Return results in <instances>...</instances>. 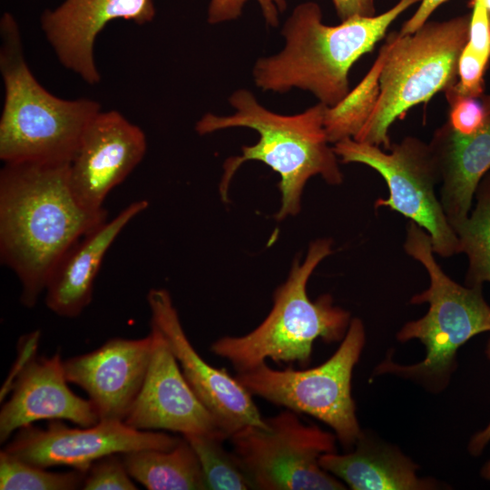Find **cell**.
Here are the masks:
<instances>
[{"mask_svg":"<svg viewBox=\"0 0 490 490\" xmlns=\"http://www.w3.org/2000/svg\"><path fill=\"white\" fill-rule=\"evenodd\" d=\"M106 220L105 209L87 210L74 197L69 163H4L0 259L18 278L24 306H35L67 250Z\"/></svg>","mask_w":490,"mask_h":490,"instance_id":"1","label":"cell"},{"mask_svg":"<svg viewBox=\"0 0 490 490\" xmlns=\"http://www.w3.org/2000/svg\"><path fill=\"white\" fill-rule=\"evenodd\" d=\"M229 103L234 109L232 114L207 113L195 124L200 135L235 127L250 128L259 134L256 143L242 146L240 155L224 162L219 185L224 202L229 201L233 176L249 161L263 162L279 175L280 207L275 215L279 220L299 213L305 185L311 177L319 175L330 185L342 183L338 158L324 128L327 105L318 102L297 114H279L260 104L247 89L234 91Z\"/></svg>","mask_w":490,"mask_h":490,"instance_id":"2","label":"cell"},{"mask_svg":"<svg viewBox=\"0 0 490 490\" xmlns=\"http://www.w3.org/2000/svg\"><path fill=\"white\" fill-rule=\"evenodd\" d=\"M420 1L399 0L378 15L354 16L337 25L322 22L318 3L299 4L283 24L282 50L255 63L256 86L280 93L298 88L328 107L337 105L350 91L352 65L373 50L402 13Z\"/></svg>","mask_w":490,"mask_h":490,"instance_id":"3","label":"cell"},{"mask_svg":"<svg viewBox=\"0 0 490 490\" xmlns=\"http://www.w3.org/2000/svg\"><path fill=\"white\" fill-rule=\"evenodd\" d=\"M0 73L1 161L70 163L102 106L91 98L57 97L37 81L25 60L19 24L9 12L0 19Z\"/></svg>","mask_w":490,"mask_h":490,"instance_id":"4","label":"cell"},{"mask_svg":"<svg viewBox=\"0 0 490 490\" xmlns=\"http://www.w3.org/2000/svg\"><path fill=\"white\" fill-rule=\"evenodd\" d=\"M331 253L330 239L313 240L303 261H293L287 279L274 291L272 308L264 320L242 336L218 338L211 351L242 373L267 359L307 367L317 339L341 341L352 319L350 313L336 306L328 294L311 300L307 293L313 271Z\"/></svg>","mask_w":490,"mask_h":490,"instance_id":"5","label":"cell"},{"mask_svg":"<svg viewBox=\"0 0 490 490\" xmlns=\"http://www.w3.org/2000/svg\"><path fill=\"white\" fill-rule=\"evenodd\" d=\"M404 250L423 265L430 280L429 287L413 296L410 303H428L429 308L422 318L407 322L397 338L400 342L418 339L426 353L413 365H398L388 358L375 373H391L442 389L456 368L458 348L475 335L490 331V306L483 287L460 285L446 274L435 259L429 234L413 221L407 227Z\"/></svg>","mask_w":490,"mask_h":490,"instance_id":"6","label":"cell"},{"mask_svg":"<svg viewBox=\"0 0 490 490\" xmlns=\"http://www.w3.org/2000/svg\"><path fill=\"white\" fill-rule=\"evenodd\" d=\"M469 24L470 14H466L427 21L410 34H390L377 104L354 140L388 151L393 122L457 82L458 60L468 41Z\"/></svg>","mask_w":490,"mask_h":490,"instance_id":"7","label":"cell"},{"mask_svg":"<svg viewBox=\"0 0 490 490\" xmlns=\"http://www.w3.org/2000/svg\"><path fill=\"white\" fill-rule=\"evenodd\" d=\"M361 319H351L338 348L325 362L308 369H274L263 363L237 373L236 378L254 397L327 424L345 448L360 436L351 378L365 345Z\"/></svg>","mask_w":490,"mask_h":490,"instance_id":"8","label":"cell"},{"mask_svg":"<svg viewBox=\"0 0 490 490\" xmlns=\"http://www.w3.org/2000/svg\"><path fill=\"white\" fill-rule=\"evenodd\" d=\"M336 438L285 409L265 418L264 426H245L229 440L255 489L343 490L346 485L319 464L322 455L336 452Z\"/></svg>","mask_w":490,"mask_h":490,"instance_id":"9","label":"cell"},{"mask_svg":"<svg viewBox=\"0 0 490 490\" xmlns=\"http://www.w3.org/2000/svg\"><path fill=\"white\" fill-rule=\"evenodd\" d=\"M333 150L341 163H361L383 177L388 198L377 199L376 209L388 208L425 230L435 254L448 258L461 253L457 236L436 193L440 177L428 143L407 136L391 144L388 152L347 138L334 143Z\"/></svg>","mask_w":490,"mask_h":490,"instance_id":"10","label":"cell"},{"mask_svg":"<svg viewBox=\"0 0 490 490\" xmlns=\"http://www.w3.org/2000/svg\"><path fill=\"white\" fill-rule=\"evenodd\" d=\"M46 428H20L3 449L27 463L50 467L65 466L86 472L98 459L141 449L174 447L181 436L138 430L120 420H100L90 426L70 427L63 420H49Z\"/></svg>","mask_w":490,"mask_h":490,"instance_id":"11","label":"cell"},{"mask_svg":"<svg viewBox=\"0 0 490 490\" xmlns=\"http://www.w3.org/2000/svg\"><path fill=\"white\" fill-rule=\"evenodd\" d=\"M151 328L158 331L173 353L191 387L217 420L228 439L248 426H265L252 395L224 368L205 361L189 340L165 289H152L147 295Z\"/></svg>","mask_w":490,"mask_h":490,"instance_id":"12","label":"cell"},{"mask_svg":"<svg viewBox=\"0 0 490 490\" xmlns=\"http://www.w3.org/2000/svg\"><path fill=\"white\" fill-rule=\"evenodd\" d=\"M145 133L115 110L101 111L86 128L69 163V183L78 202L90 211L103 202L142 161Z\"/></svg>","mask_w":490,"mask_h":490,"instance_id":"13","label":"cell"},{"mask_svg":"<svg viewBox=\"0 0 490 490\" xmlns=\"http://www.w3.org/2000/svg\"><path fill=\"white\" fill-rule=\"evenodd\" d=\"M153 346L143 384L123 422L138 430H168L181 436H228L186 380L162 336L151 328Z\"/></svg>","mask_w":490,"mask_h":490,"instance_id":"14","label":"cell"},{"mask_svg":"<svg viewBox=\"0 0 490 490\" xmlns=\"http://www.w3.org/2000/svg\"><path fill=\"white\" fill-rule=\"evenodd\" d=\"M153 0H64L40 16V26L58 62L85 83L95 85L102 75L94 59V43L115 19L138 25L152 22Z\"/></svg>","mask_w":490,"mask_h":490,"instance_id":"15","label":"cell"},{"mask_svg":"<svg viewBox=\"0 0 490 490\" xmlns=\"http://www.w3.org/2000/svg\"><path fill=\"white\" fill-rule=\"evenodd\" d=\"M68 383L59 353L49 358L32 355L1 391V398L10 391L0 411L1 443L42 419L68 420L80 426L98 423L93 403L74 394Z\"/></svg>","mask_w":490,"mask_h":490,"instance_id":"16","label":"cell"},{"mask_svg":"<svg viewBox=\"0 0 490 490\" xmlns=\"http://www.w3.org/2000/svg\"><path fill=\"white\" fill-rule=\"evenodd\" d=\"M153 338H113L64 360L66 379L83 389L100 420L123 421L143 384Z\"/></svg>","mask_w":490,"mask_h":490,"instance_id":"17","label":"cell"},{"mask_svg":"<svg viewBox=\"0 0 490 490\" xmlns=\"http://www.w3.org/2000/svg\"><path fill=\"white\" fill-rule=\"evenodd\" d=\"M148 207L140 200L79 239L64 255L45 288V305L64 318L78 317L91 303L103 258L122 230Z\"/></svg>","mask_w":490,"mask_h":490,"instance_id":"18","label":"cell"},{"mask_svg":"<svg viewBox=\"0 0 490 490\" xmlns=\"http://www.w3.org/2000/svg\"><path fill=\"white\" fill-rule=\"evenodd\" d=\"M439 177V200L449 223L466 218L475 191L490 171V114L475 132L466 135L448 122L428 143Z\"/></svg>","mask_w":490,"mask_h":490,"instance_id":"19","label":"cell"},{"mask_svg":"<svg viewBox=\"0 0 490 490\" xmlns=\"http://www.w3.org/2000/svg\"><path fill=\"white\" fill-rule=\"evenodd\" d=\"M354 450L331 452L319 458L321 467L353 490L434 489L436 482L416 475L418 466L398 450L360 436Z\"/></svg>","mask_w":490,"mask_h":490,"instance_id":"20","label":"cell"},{"mask_svg":"<svg viewBox=\"0 0 490 490\" xmlns=\"http://www.w3.org/2000/svg\"><path fill=\"white\" fill-rule=\"evenodd\" d=\"M122 456L132 478L149 490L207 489L198 457L182 436L171 449H141Z\"/></svg>","mask_w":490,"mask_h":490,"instance_id":"21","label":"cell"},{"mask_svg":"<svg viewBox=\"0 0 490 490\" xmlns=\"http://www.w3.org/2000/svg\"><path fill=\"white\" fill-rule=\"evenodd\" d=\"M389 46L387 38L362 81L337 105L327 106L324 128L330 143L354 139L368 122L379 96V78Z\"/></svg>","mask_w":490,"mask_h":490,"instance_id":"22","label":"cell"},{"mask_svg":"<svg viewBox=\"0 0 490 490\" xmlns=\"http://www.w3.org/2000/svg\"><path fill=\"white\" fill-rule=\"evenodd\" d=\"M475 199L471 213L450 224L461 253L468 259L465 285L483 287L485 282L490 283V172L480 181Z\"/></svg>","mask_w":490,"mask_h":490,"instance_id":"23","label":"cell"},{"mask_svg":"<svg viewBox=\"0 0 490 490\" xmlns=\"http://www.w3.org/2000/svg\"><path fill=\"white\" fill-rule=\"evenodd\" d=\"M194 450L200 462L207 489H255L240 460L224 447L223 436L191 434L182 436Z\"/></svg>","mask_w":490,"mask_h":490,"instance_id":"24","label":"cell"},{"mask_svg":"<svg viewBox=\"0 0 490 490\" xmlns=\"http://www.w3.org/2000/svg\"><path fill=\"white\" fill-rule=\"evenodd\" d=\"M86 472L74 468L65 473L50 472L5 450L0 452L1 490H74L82 488Z\"/></svg>","mask_w":490,"mask_h":490,"instance_id":"25","label":"cell"},{"mask_svg":"<svg viewBox=\"0 0 490 490\" xmlns=\"http://www.w3.org/2000/svg\"><path fill=\"white\" fill-rule=\"evenodd\" d=\"M122 454H113L95 461L85 474L84 490H135Z\"/></svg>","mask_w":490,"mask_h":490,"instance_id":"26","label":"cell"},{"mask_svg":"<svg viewBox=\"0 0 490 490\" xmlns=\"http://www.w3.org/2000/svg\"><path fill=\"white\" fill-rule=\"evenodd\" d=\"M248 0H211L207 21L211 24L232 21L239 18ZM266 24L271 27L279 25V18L287 8L286 0H256Z\"/></svg>","mask_w":490,"mask_h":490,"instance_id":"27","label":"cell"},{"mask_svg":"<svg viewBox=\"0 0 490 490\" xmlns=\"http://www.w3.org/2000/svg\"><path fill=\"white\" fill-rule=\"evenodd\" d=\"M487 64L488 61L466 44L458 60L457 82L449 88L458 95L481 99Z\"/></svg>","mask_w":490,"mask_h":490,"instance_id":"28","label":"cell"},{"mask_svg":"<svg viewBox=\"0 0 490 490\" xmlns=\"http://www.w3.org/2000/svg\"><path fill=\"white\" fill-rule=\"evenodd\" d=\"M445 94L450 107L447 122L456 131L469 135L482 127L487 115L481 100L458 95L450 88Z\"/></svg>","mask_w":490,"mask_h":490,"instance_id":"29","label":"cell"},{"mask_svg":"<svg viewBox=\"0 0 490 490\" xmlns=\"http://www.w3.org/2000/svg\"><path fill=\"white\" fill-rule=\"evenodd\" d=\"M470 14L467 45L485 60H490V13L479 3H474Z\"/></svg>","mask_w":490,"mask_h":490,"instance_id":"30","label":"cell"},{"mask_svg":"<svg viewBox=\"0 0 490 490\" xmlns=\"http://www.w3.org/2000/svg\"><path fill=\"white\" fill-rule=\"evenodd\" d=\"M340 21L354 16L376 15L375 0H332Z\"/></svg>","mask_w":490,"mask_h":490,"instance_id":"31","label":"cell"},{"mask_svg":"<svg viewBox=\"0 0 490 490\" xmlns=\"http://www.w3.org/2000/svg\"><path fill=\"white\" fill-rule=\"evenodd\" d=\"M447 0H421L415 14L404 23L398 34L400 35L410 34L427 22L433 12Z\"/></svg>","mask_w":490,"mask_h":490,"instance_id":"32","label":"cell"},{"mask_svg":"<svg viewBox=\"0 0 490 490\" xmlns=\"http://www.w3.org/2000/svg\"><path fill=\"white\" fill-rule=\"evenodd\" d=\"M486 357L490 359V338L485 348ZM490 441V422L485 429L476 433L470 440L468 450L473 456L480 455Z\"/></svg>","mask_w":490,"mask_h":490,"instance_id":"33","label":"cell"},{"mask_svg":"<svg viewBox=\"0 0 490 490\" xmlns=\"http://www.w3.org/2000/svg\"><path fill=\"white\" fill-rule=\"evenodd\" d=\"M486 115L490 114V94L483 95L480 99Z\"/></svg>","mask_w":490,"mask_h":490,"instance_id":"34","label":"cell"},{"mask_svg":"<svg viewBox=\"0 0 490 490\" xmlns=\"http://www.w3.org/2000/svg\"><path fill=\"white\" fill-rule=\"evenodd\" d=\"M481 475L485 479L490 480V460L483 466Z\"/></svg>","mask_w":490,"mask_h":490,"instance_id":"35","label":"cell"},{"mask_svg":"<svg viewBox=\"0 0 490 490\" xmlns=\"http://www.w3.org/2000/svg\"><path fill=\"white\" fill-rule=\"evenodd\" d=\"M470 5L479 3L490 13V0H469Z\"/></svg>","mask_w":490,"mask_h":490,"instance_id":"36","label":"cell"}]
</instances>
